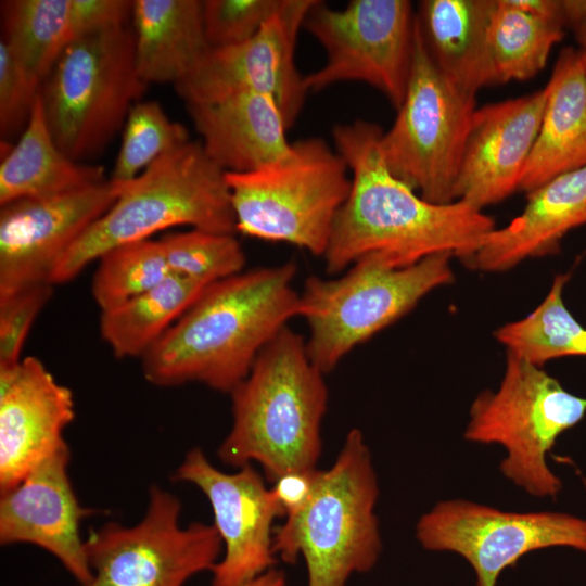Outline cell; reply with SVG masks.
<instances>
[{"label":"cell","mask_w":586,"mask_h":586,"mask_svg":"<svg viewBox=\"0 0 586 586\" xmlns=\"http://www.w3.org/2000/svg\"><path fill=\"white\" fill-rule=\"evenodd\" d=\"M565 28L563 18L534 14L511 0H496L488 46L498 82L526 80L540 73Z\"/></svg>","instance_id":"83f0119b"},{"label":"cell","mask_w":586,"mask_h":586,"mask_svg":"<svg viewBox=\"0 0 586 586\" xmlns=\"http://www.w3.org/2000/svg\"><path fill=\"white\" fill-rule=\"evenodd\" d=\"M545 89L540 126L519 188L525 193L586 166V68L581 49L559 52Z\"/></svg>","instance_id":"603a6c76"},{"label":"cell","mask_w":586,"mask_h":586,"mask_svg":"<svg viewBox=\"0 0 586 586\" xmlns=\"http://www.w3.org/2000/svg\"><path fill=\"white\" fill-rule=\"evenodd\" d=\"M318 0H286L249 40L209 48L193 69L175 86L187 105L208 104L245 92L273 97L292 127L307 90L295 63L297 36Z\"/></svg>","instance_id":"5bb4252c"},{"label":"cell","mask_w":586,"mask_h":586,"mask_svg":"<svg viewBox=\"0 0 586 586\" xmlns=\"http://www.w3.org/2000/svg\"><path fill=\"white\" fill-rule=\"evenodd\" d=\"M245 586H288L283 572L270 569Z\"/></svg>","instance_id":"74e56055"},{"label":"cell","mask_w":586,"mask_h":586,"mask_svg":"<svg viewBox=\"0 0 586 586\" xmlns=\"http://www.w3.org/2000/svg\"><path fill=\"white\" fill-rule=\"evenodd\" d=\"M568 273H559L542 303L522 319L495 330L508 353L543 367L551 359L586 357V327L571 314L563 300Z\"/></svg>","instance_id":"f1b7e54d"},{"label":"cell","mask_w":586,"mask_h":586,"mask_svg":"<svg viewBox=\"0 0 586 586\" xmlns=\"http://www.w3.org/2000/svg\"><path fill=\"white\" fill-rule=\"evenodd\" d=\"M187 109L206 155L225 173L252 171L291 149L284 116L270 94L239 93Z\"/></svg>","instance_id":"7402d4cb"},{"label":"cell","mask_w":586,"mask_h":586,"mask_svg":"<svg viewBox=\"0 0 586 586\" xmlns=\"http://www.w3.org/2000/svg\"><path fill=\"white\" fill-rule=\"evenodd\" d=\"M476 95L451 84L431 59L415 17L410 77L380 150L391 174L424 200L456 201L455 186Z\"/></svg>","instance_id":"30bf717a"},{"label":"cell","mask_w":586,"mask_h":586,"mask_svg":"<svg viewBox=\"0 0 586 586\" xmlns=\"http://www.w3.org/2000/svg\"><path fill=\"white\" fill-rule=\"evenodd\" d=\"M496 0H423L416 23L442 74L462 91L476 95L498 85L488 46V25Z\"/></svg>","instance_id":"cb8c5ba5"},{"label":"cell","mask_w":586,"mask_h":586,"mask_svg":"<svg viewBox=\"0 0 586 586\" xmlns=\"http://www.w3.org/2000/svg\"><path fill=\"white\" fill-rule=\"evenodd\" d=\"M565 24L581 50L586 51V0H563Z\"/></svg>","instance_id":"8d00e7d4"},{"label":"cell","mask_w":586,"mask_h":586,"mask_svg":"<svg viewBox=\"0 0 586 586\" xmlns=\"http://www.w3.org/2000/svg\"><path fill=\"white\" fill-rule=\"evenodd\" d=\"M75 418L72 391L38 358L0 368V494L65 442Z\"/></svg>","instance_id":"d6986e66"},{"label":"cell","mask_w":586,"mask_h":586,"mask_svg":"<svg viewBox=\"0 0 586 586\" xmlns=\"http://www.w3.org/2000/svg\"><path fill=\"white\" fill-rule=\"evenodd\" d=\"M173 275L204 285L242 272L245 255L234 234L198 229L166 233L160 239Z\"/></svg>","instance_id":"1f68e13d"},{"label":"cell","mask_w":586,"mask_h":586,"mask_svg":"<svg viewBox=\"0 0 586 586\" xmlns=\"http://www.w3.org/2000/svg\"><path fill=\"white\" fill-rule=\"evenodd\" d=\"M378 497L369 447L362 432L352 429L333 464L319 469L307 502L273 530L275 555L290 564L301 556L307 586H346L380 557Z\"/></svg>","instance_id":"5b68a950"},{"label":"cell","mask_w":586,"mask_h":586,"mask_svg":"<svg viewBox=\"0 0 586 586\" xmlns=\"http://www.w3.org/2000/svg\"><path fill=\"white\" fill-rule=\"evenodd\" d=\"M100 165L77 162L56 145L39 94L18 141L0 165V206L22 199H46L102 182Z\"/></svg>","instance_id":"484cf974"},{"label":"cell","mask_w":586,"mask_h":586,"mask_svg":"<svg viewBox=\"0 0 586 586\" xmlns=\"http://www.w3.org/2000/svg\"><path fill=\"white\" fill-rule=\"evenodd\" d=\"M545 103L544 88L476 107L456 180V200L483 211L519 191Z\"/></svg>","instance_id":"ac0fdd59"},{"label":"cell","mask_w":586,"mask_h":586,"mask_svg":"<svg viewBox=\"0 0 586 586\" xmlns=\"http://www.w3.org/2000/svg\"><path fill=\"white\" fill-rule=\"evenodd\" d=\"M319 469L283 474L270 487L284 518L301 509L309 499Z\"/></svg>","instance_id":"d590c367"},{"label":"cell","mask_w":586,"mask_h":586,"mask_svg":"<svg viewBox=\"0 0 586 586\" xmlns=\"http://www.w3.org/2000/svg\"><path fill=\"white\" fill-rule=\"evenodd\" d=\"M52 289V284H42L0 298V368L22 361L25 340Z\"/></svg>","instance_id":"e575fe53"},{"label":"cell","mask_w":586,"mask_h":586,"mask_svg":"<svg viewBox=\"0 0 586 586\" xmlns=\"http://www.w3.org/2000/svg\"><path fill=\"white\" fill-rule=\"evenodd\" d=\"M382 132L362 119L333 127L352 187L322 256L326 270L339 273L361 262L405 268L440 253L468 258L496 229L495 220L460 200L429 202L394 177L381 154Z\"/></svg>","instance_id":"6da1fadb"},{"label":"cell","mask_w":586,"mask_h":586,"mask_svg":"<svg viewBox=\"0 0 586 586\" xmlns=\"http://www.w3.org/2000/svg\"><path fill=\"white\" fill-rule=\"evenodd\" d=\"M230 396L232 425L217 449L221 462L238 469L256 462L271 483L317 468L329 396L301 334L284 327Z\"/></svg>","instance_id":"3957f363"},{"label":"cell","mask_w":586,"mask_h":586,"mask_svg":"<svg viewBox=\"0 0 586 586\" xmlns=\"http://www.w3.org/2000/svg\"><path fill=\"white\" fill-rule=\"evenodd\" d=\"M181 501L153 484L143 517L133 525L106 522L89 532L85 551L92 572L74 586H184L219 560L221 539L213 524H181Z\"/></svg>","instance_id":"8fae6325"},{"label":"cell","mask_w":586,"mask_h":586,"mask_svg":"<svg viewBox=\"0 0 586 586\" xmlns=\"http://www.w3.org/2000/svg\"><path fill=\"white\" fill-rule=\"evenodd\" d=\"M449 253L405 268L357 263L335 279L309 277L300 294V313L309 328L306 349L324 374L354 347L408 314L433 290L451 283Z\"/></svg>","instance_id":"9c48e42d"},{"label":"cell","mask_w":586,"mask_h":586,"mask_svg":"<svg viewBox=\"0 0 586 586\" xmlns=\"http://www.w3.org/2000/svg\"><path fill=\"white\" fill-rule=\"evenodd\" d=\"M131 21L137 69L148 85H176L209 49L200 0H135Z\"/></svg>","instance_id":"d4e9b609"},{"label":"cell","mask_w":586,"mask_h":586,"mask_svg":"<svg viewBox=\"0 0 586 586\" xmlns=\"http://www.w3.org/2000/svg\"><path fill=\"white\" fill-rule=\"evenodd\" d=\"M585 415L586 397L566 391L543 367L507 352L498 388L481 392L471 404L464 437L502 446V475L528 495L555 498L562 483L547 464V454Z\"/></svg>","instance_id":"ba28073f"},{"label":"cell","mask_w":586,"mask_h":586,"mask_svg":"<svg viewBox=\"0 0 586 586\" xmlns=\"http://www.w3.org/2000/svg\"><path fill=\"white\" fill-rule=\"evenodd\" d=\"M421 546L451 551L473 568L475 586H496L524 555L550 547L586 553V519L556 511L510 512L470 500L437 502L416 525Z\"/></svg>","instance_id":"4fadbf2b"},{"label":"cell","mask_w":586,"mask_h":586,"mask_svg":"<svg viewBox=\"0 0 586 586\" xmlns=\"http://www.w3.org/2000/svg\"><path fill=\"white\" fill-rule=\"evenodd\" d=\"M118 184L116 201L64 255L52 275V285L72 281L115 246L150 239L173 227L237 232L226 173L206 155L200 140L190 139L135 179Z\"/></svg>","instance_id":"277c9868"},{"label":"cell","mask_w":586,"mask_h":586,"mask_svg":"<svg viewBox=\"0 0 586 586\" xmlns=\"http://www.w3.org/2000/svg\"><path fill=\"white\" fill-rule=\"evenodd\" d=\"M146 87L137 69L131 25L76 40L40 86L44 118L56 145L77 162L99 154L124 128Z\"/></svg>","instance_id":"52a82bcc"},{"label":"cell","mask_w":586,"mask_h":586,"mask_svg":"<svg viewBox=\"0 0 586 586\" xmlns=\"http://www.w3.org/2000/svg\"><path fill=\"white\" fill-rule=\"evenodd\" d=\"M171 275L160 239L129 242L98 258L91 294L102 311L149 291Z\"/></svg>","instance_id":"f546056e"},{"label":"cell","mask_w":586,"mask_h":586,"mask_svg":"<svg viewBox=\"0 0 586 586\" xmlns=\"http://www.w3.org/2000/svg\"><path fill=\"white\" fill-rule=\"evenodd\" d=\"M522 213L494 229L462 263L500 272L530 259L557 254L562 239L586 225V166L562 174L526 193Z\"/></svg>","instance_id":"ffe728a7"},{"label":"cell","mask_w":586,"mask_h":586,"mask_svg":"<svg viewBox=\"0 0 586 586\" xmlns=\"http://www.w3.org/2000/svg\"><path fill=\"white\" fill-rule=\"evenodd\" d=\"M288 262L237 273L207 285L140 359L144 379L158 387L201 383L230 394L264 347L298 316Z\"/></svg>","instance_id":"7a4b0ae2"},{"label":"cell","mask_w":586,"mask_h":586,"mask_svg":"<svg viewBox=\"0 0 586 586\" xmlns=\"http://www.w3.org/2000/svg\"><path fill=\"white\" fill-rule=\"evenodd\" d=\"M133 1L10 0L2 1L4 37L15 56L41 82L76 40L128 24Z\"/></svg>","instance_id":"44dd1931"},{"label":"cell","mask_w":586,"mask_h":586,"mask_svg":"<svg viewBox=\"0 0 586 586\" xmlns=\"http://www.w3.org/2000/svg\"><path fill=\"white\" fill-rule=\"evenodd\" d=\"M415 17L407 0H351L343 9L318 0L304 28L323 48L326 62L304 75L307 92L358 81L380 91L397 110L411 72Z\"/></svg>","instance_id":"7c38bea8"},{"label":"cell","mask_w":586,"mask_h":586,"mask_svg":"<svg viewBox=\"0 0 586 586\" xmlns=\"http://www.w3.org/2000/svg\"><path fill=\"white\" fill-rule=\"evenodd\" d=\"M286 0H204L202 18L209 48L242 43L255 36Z\"/></svg>","instance_id":"d6a6232c"},{"label":"cell","mask_w":586,"mask_h":586,"mask_svg":"<svg viewBox=\"0 0 586 586\" xmlns=\"http://www.w3.org/2000/svg\"><path fill=\"white\" fill-rule=\"evenodd\" d=\"M235 229L323 256L352 187L349 168L323 139L292 142L282 157L246 173H226Z\"/></svg>","instance_id":"8992f818"},{"label":"cell","mask_w":586,"mask_h":586,"mask_svg":"<svg viewBox=\"0 0 586 586\" xmlns=\"http://www.w3.org/2000/svg\"><path fill=\"white\" fill-rule=\"evenodd\" d=\"M41 81L0 40V132L2 138L24 130Z\"/></svg>","instance_id":"836d02e7"},{"label":"cell","mask_w":586,"mask_h":586,"mask_svg":"<svg viewBox=\"0 0 586 586\" xmlns=\"http://www.w3.org/2000/svg\"><path fill=\"white\" fill-rule=\"evenodd\" d=\"M69 447L62 443L15 486L0 494V544H31L51 553L76 579L92 578L80 522L97 511L80 505L68 474Z\"/></svg>","instance_id":"e0dca14e"},{"label":"cell","mask_w":586,"mask_h":586,"mask_svg":"<svg viewBox=\"0 0 586 586\" xmlns=\"http://www.w3.org/2000/svg\"><path fill=\"white\" fill-rule=\"evenodd\" d=\"M112 179L46 199H22L0 209V298L51 284L69 249L114 204Z\"/></svg>","instance_id":"2e32d148"},{"label":"cell","mask_w":586,"mask_h":586,"mask_svg":"<svg viewBox=\"0 0 586 586\" xmlns=\"http://www.w3.org/2000/svg\"><path fill=\"white\" fill-rule=\"evenodd\" d=\"M204 285L171 275L149 291L102 310L99 330L117 358H142L196 301Z\"/></svg>","instance_id":"4316f807"},{"label":"cell","mask_w":586,"mask_h":586,"mask_svg":"<svg viewBox=\"0 0 586 586\" xmlns=\"http://www.w3.org/2000/svg\"><path fill=\"white\" fill-rule=\"evenodd\" d=\"M174 479L196 486L212 507L224 556L211 569V586H245L273 569V522L284 514L253 464L227 473L194 447L186 454Z\"/></svg>","instance_id":"9a60e30c"},{"label":"cell","mask_w":586,"mask_h":586,"mask_svg":"<svg viewBox=\"0 0 586 586\" xmlns=\"http://www.w3.org/2000/svg\"><path fill=\"white\" fill-rule=\"evenodd\" d=\"M582 53H583V59H584L585 68H586V51H583V50H582Z\"/></svg>","instance_id":"f35d334b"},{"label":"cell","mask_w":586,"mask_h":586,"mask_svg":"<svg viewBox=\"0 0 586 586\" xmlns=\"http://www.w3.org/2000/svg\"><path fill=\"white\" fill-rule=\"evenodd\" d=\"M190 140L187 128L171 120L156 101H138L126 119L111 179L128 182L168 151Z\"/></svg>","instance_id":"4dcf8cb0"}]
</instances>
